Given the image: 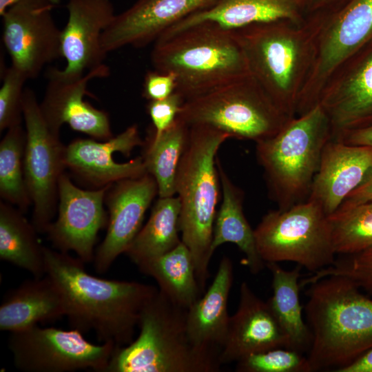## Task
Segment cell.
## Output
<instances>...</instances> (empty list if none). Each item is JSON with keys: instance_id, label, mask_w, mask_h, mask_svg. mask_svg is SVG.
Segmentation results:
<instances>
[{"instance_id": "29", "label": "cell", "mask_w": 372, "mask_h": 372, "mask_svg": "<svg viewBox=\"0 0 372 372\" xmlns=\"http://www.w3.org/2000/svg\"><path fill=\"white\" fill-rule=\"evenodd\" d=\"M137 267L156 280L158 289L172 302L183 308L188 309L203 295L193 257L182 241L165 254Z\"/></svg>"}, {"instance_id": "22", "label": "cell", "mask_w": 372, "mask_h": 372, "mask_svg": "<svg viewBox=\"0 0 372 372\" xmlns=\"http://www.w3.org/2000/svg\"><path fill=\"white\" fill-rule=\"evenodd\" d=\"M288 348V340L267 302L258 297L247 282L240 286L239 302L230 316L221 365L269 349Z\"/></svg>"}, {"instance_id": "15", "label": "cell", "mask_w": 372, "mask_h": 372, "mask_svg": "<svg viewBox=\"0 0 372 372\" xmlns=\"http://www.w3.org/2000/svg\"><path fill=\"white\" fill-rule=\"evenodd\" d=\"M109 74L110 68L105 64L82 74L50 68L44 96L39 105L50 129L59 134L61 126L67 124L73 130L96 140L106 141L113 137L107 113L84 100L89 82Z\"/></svg>"}, {"instance_id": "8", "label": "cell", "mask_w": 372, "mask_h": 372, "mask_svg": "<svg viewBox=\"0 0 372 372\" xmlns=\"http://www.w3.org/2000/svg\"><path fill=\"white\" fill-rule=\"evenodd\" d=\"M178 116L189 126L209 125L230 138L255 143L274 136L293 118L250 72L185 100Z\"/></svg>"}, {"instance_id": "33", "label": "cell", "mask_w": 372, "mask_h": 372, "mask_svg": "<svg viewBox=\"0 0 372 372\" xmlns=\"http://www.w3.org/2000/svg\"><path fill=\"white\" fill-rule=\"evenodd\" d=\"M329 219L336 254H351L372 247V200L341 206Z\"/></svg>"}, {"instance_id": "34", "label": "cell", "mask_w": 372, "mask_h": 372, "mask_svg": "<svg viewBox=\"0 0 372 372\" xmlns=\"http://www.w3.org/2000/svg\"><path fill=\"white\" fill-rule=\"evenodd\" d=\"M236 363L238 372H311L307 355L285 347L251 353Z\"/></svg>"}, {"instance_id": "13", "label": "cell", "mask_w": 372, "mask_h": 372, "mask_svg": "<svg viewBox=\"0 0 372 372\" xmlns=\"http://www.w3.org/2000/svg\"><path fill=\"white\" fill-rule=\"evenodd\" d=\"M54 4L20 0L1 16L2 40L12 66L29 79L62 56L61 33L53 18Z\"/></svg>"}, {"instance_id": "32", "label": "cell", "mask_w": 372, "mask_h": 372, "mask_svg": "<svg viewBox=\"0 0 372 372\" xmlns=\"http://www.w3.org/2000/svg\"><path fill=\"white\" fill-rule=\"evenodd\" d=\"M25 144L21 124L7 130L0 143V196L23 213L32 205L24 178Z\"/></svg>"}, {"instance_id": "20", "label": "cell", "mask_w": 372, "mask_h": 372, "mask_svg": "<svg viewBox=\"0 0 372 372\" xmlns=\"http://www.w3.org/2000/svg\"><path fill=\"white\" fill-rule=\"evenodd\" d=\"M68 21L61 33L64 72L82 74L104 63L103 33L116 16L110 0H68Z\"/></svg>"}, {"instance_id": "23", "label": "cell", "mask_w": 372, "mask_h": 372, "mask_svg": "<svg viewBox=\"0 0 372 372\" xmlns=\"http://www.w3.org/2000/svg\"><path fill=\"white\" fill-rule=\"evenodd\" d=\"M232 282V262L223 256L213 282L187 309L186 315L187 334L192 344L220 364L230 319L227 301Z\"/></svg>"}, {"instance_id": "2", "label": "cell", "mask_w": 372, "mask_h": 372, "mask_svg": "<svg viewBox=\"0 0 372 372\" xmlns=\"http://www.w3.org/2000/svg\"><path fill=\"white\" fill-rule=\"evenodd\" d=\"M324 18L308 14L300 22L278 20L232 30L250 74L292 118L316 62Z\"/></svg>"}, {"instance_id": "25", "label": "cell", "mask_w": 372, "mask_h": 372, "mask_svg": "<svg viewBox=\"0 0 372 372\" xmlns=\"http://www.w3.org/2000/svg\"><path fill=\"white\" fill-rule=\"evenodd\" d=\"M62 293L47 274L25 280L4 297L0 306V329L19 331L65 316Z\"/></svg>"}, {"instance_id": "11", "label": "cell", "mask_w": 372, "mask_h": 372, "mask_svg": "<svg viewBox=\"0 0 372 372\" xmlns=\"http://www.w3.org/2000/svg\"><path fill=\"white\" fill-rule=\"evenodd\" d=\"M8 347L14 366L23 372H104L116 346L91 343L75 329L36 325L10 333Z\"/></svg>"}, {"instance_id": "4", "label": "cell", "mask_w": 372, "mask_h": 372, "mask_svg": "<svg viewBox=\"0 0 372 372\" xmlns=\"http://www.w3.org/2000/svg\"><path fill=\"white\" fill-rule=\"evenodd\" d=\"M229 136L205 125L189 126L188 141L180 161L175 191L180 202L181 241L193 257L196 277L203 294L210 277L209 262L220 181L217 152Z\"/></svg>"}, {"instance_id": "37", "label": "cell", "mask_w": 372, "mask_h": 372, "mask_svg": "<svg viewBox=\"0 0 372 372\" xmlns=\"http://www.w3.org/2000/svg\"><path fill=\"white\" fill-rule=\"evenodd\" d=\"M184 101L183 96L176 92L165 99L149 101L147 111L152 122L149 134L153 138H158L173 124Z\"/></svg>"}, {"instance_id": "28", "label": "cell", "mask_w": 372, "mask_h": 372, "mask_svg": "<svg viewBox=\"0 0 372 372\" xmlns=\"http://www.w3.org/2000/svg\"><path fill=\"white\" fill-rule=\"evenodd\" d=\"M23 214L12 205L0 202V258L34 278H41L45 275L44 246L32 223Z\"/></svg>"}, {"instance_id": "1", "label": "cell", "mask_w": 372, "mask_h": 372, "mask_svg": "<svg viewBox=\"0 0 372 372\" xmlns=\"http://www.w3.org/2000/svg\"><path fill=\"white\" fill-rule=\"evenodd\" d=\"M45 274L59 287L72 329L93 331L101 342L116 347L130 344L141 312L158 288L134 281L100 278L68 253L43 248Z\"/></svg>"}, {"instance_id": "9", "label": "cell", "mask_w": 372, "mask_h": 372, "mask_svg": "<svg viewBox=\"0 0 372 372\" xmlns=\"http://www.w3.org/2000/svg\"><path fill=\"white\" fill-rule=\"evenodd\" d=\"M258 252L265 263L290 261L312 273L335 260L329 216L307 200L266 214L254 229Z\"/></svg>"}, {"instance_id": "31", "label": "cell", "mask_w": 372, "mask_h": 372, "mask_svg": "<svg viewBox=\"0 0 372 372\" xmlns=\"http://www.w3.org/2000/svg\"><path fill=\"white\" fill-rule=\"evenodd\" d=\"M189 126L178 116L158 138L149 134L142 156L147 172L155 179L158 196L176 195L175 180L177 170L185 151Z\"/></svg>"}, {"instance_id": "16", "label": "cell", "mask_w": 372, "mask_h": 372, "mask_svg": "<svg viewBox=\"0 0 372 372\" xmlns=\"http://www.w3.org/2000/svg\"><path fill=\"white\" fill-rule=\"evenodd\" d=\"M156 195V182L147 172L111 185L105 200L109 210L107 230L93 260L97 273L107 272L117 257L125 253L141 229L145 214Z\"/></svg>"}, {"instance_id": "41", "label": "cell", "mask_w": 372, "mask_h": 372, "mask_svg": "<svg viewBox=\"0 0 372 372\" xmlns=\"http://www.w3.org/2000/svg\"><path fill=\"white\" fill-rule=\"evenodd\" d=\"M349 0H309L308 14H328L331 13Z\"/></svg>"}, {"instance_id": "26", "label": "cell", "mask_w": 372, "mask_h": 372, "mask_svg": "<svg viewBox=\"0 0 372 372\" xmlns=\"http://www.w3.org/2000/svg\"><path fill=\"white\" fill-rule=\"evenodd\" d=\"M216 166L219 174L223 200L217 211L211 243L215 250L226 242L234 243L245 256L244 263L252 274H258L266 267L256 245L254 229H252L243 212L244 193L229 178L218 157Z\"/></svg>"}, {"instance_id": "35", "label": "cell", "mask_w": 372, "mask_h": 372, "mask_svg": "<svg viewBox=\"0 0 372 372\" xmlns=\"http://www.w3.org/2000/svg\"><path fill=\"white\" fill-rule=\"evenodd\" d=\"M330 276L348 278L372 294V247L355 254L340 255L333 265L300 280V285L305 287Z\"/></svg>"}, {"instance_id": "3", "label": "cell", "mask_w": 372, "mask_h": 372, "mask_svg": "<svg viewBox=\"0 0 372 372\" xmlns=\"http://www.w3.org/2000/svg\"><path fill=\"white\" fill-rule=\"evenodd\" d=\"M309 285L304 311L312 334L307 355L311 371H337L372 349V299L341 276Z\"/></svg>"}, {"instance_id": "17", "label": "cell", "mask_w": 372, "mask_h": 372, "mask_svg": "<svg viewBox=\"0 0 372 372\" xmlns=\"http://www.w3.org/2000/svg\"><path fill=\"white\" fill-rule=\"evenodd\" d=\"M332 127L331 139L372 125V45L343 65L319 99Z\"/></svg>"}, {"instance_id": "6", "label": "cell", "mask_w": 372, "mask_h": 372, "mask_svg": "<svg viewBox=\"0 0 372 372\" xmlns=\"http://www.w3.org/2000/svg\"><path fill=\"white\" fill-rule=\"evenodd\" d=\"M187 311L158 289L141 312L138 335L115 348L104 372L219 371L222 365L192 344Z\"/></svg>"}, {"instance_id": "27", "label": "cell", "mask_w": 372, "mask_h": 372, "mask_svg": "<svg viewBox=\"0 0 372 372\" xmlns=\"http://www.w3.org/2000/svg\"><path fill=\"white\" fill-rule=\"evenodd\" d=\"M266 267L272 276L273 294L267 301L288 340V349L305 353L309 351L312 334L302 317L300 301L299 278L302 267L291 270L282 268L277 262H267Z\"/></svg>"}, {"instance_id": "24", "label": "cell", "mask_w": 372, "mask_h": 372, "mask_svg": "<svg viewBox=\"0 0 372 372\" xmlns=\"http://www.w3.org/2000/svg\"><path fill=\"white\" fill-rule=\"evenodd\" d=\"M309 0H215L182 19L159 38L171 36L201 23H211L228 30L278 20L300 22L308 14Z\"/></svg>"}, {"instance_id": "21", "label": "cell", "mask_w": 372, "mask_h": 372, "mask_svg": "<svg viewBox=\"0 0 372 372\" xmlns=\"http://www.w3.org/2000/svg\"><path fill=\"white\" fill-rule=\"evenodd\" d=\"M372 171V146L330 139L324 147L307 200L318 204L328 216Z\"/></svg>"}, {"instance_id": "14", "label": "cell", "mask_w": 372, "mask_h": 372, "mask_svg": "<svg viewBox=\"0 0 372 372\" xmlns=\"http://www.w3.org/2000/svg\"><path fill=\"white\" fill-rule=\"evenodd\" d=\"M112 185L83 189L76 186L67 174H61L58 186L57 218L45 232L56 250L74 251L85 263L94 260L98 233L107 225L103 203Z\"/></svg>"}, {"instance_id": "7", "label": "cell", "mask_w": 372, "mask_h": 372, "mask_svg": "<svg viewBox=\"0 0 372 372\" xmlns=\"http://www.w3.org/2000/svg\"><path fill=\"white\" fill-rule=\"evenodd\" d=\"M331 137L329 118L319 103L291 119L274 136L256 143L258 162L278 209L307 200L322 151Z\"/></svg>"}, {"instance_id": "30", "label": "cell", "mask_w": 372, "mask_h": 372, "mask_svg": "<svg viewBox=\"0 0 372 372\" xmlns=\"http://www.w3.org/2000/svg\"><path fill=\"white\" fill-rule=\"evenodd\" d=\"M180 207L177 196L158 197L147 222L125 253L136 266L165 254L181 242Z\"/></svg>"}, {"instance_id": "36", "label": "cell", "mask_w": 372, "mask_h": 372, "mask_svg": "<svg viewBox=\"0 0 372 372\" xmlns=\"http://www.w3.org/2000/svg\"><path fill=\"white\" fill-rule=\"evenodd\" d=\"M0 89V131L21 124L23 117L22 101L25 75L11 65L3 71Z\"/></svg>"}, {"instance_id": "42", "label": "cell", "mask_w": 372, "mask_h": 372, "mask_svg": "<svg viewBox=\"0 0 372 372\" xmlns=\"http://www.w3.org/2000/svg\"><path fill=\"white\" fill-rule=\"evenodd\" d=\"M336 372H372V349Z\"/></svg>"}, {"instance_id": "39", "label": "cell", "mask_w": 372, "mask_h": 372, "mask_svg": "<svg viewBox=\"0 0 372 372\" xmlns=\"http://www.w3.org/2000/svg\"><path fill=\"white\" fill-rule=\"evenodd\" d=\"M369 200H372V171L364 180L348 196L341 206H349Z\"/></svg>"}, {"instance_id": "12", "label": "cell", "mask_w": 372, "mask_h": 372, "mask_svg": "<svg viewBox=\"0 0 372 372\" xmlns=\"http://www.w3.org/2000/svg\"><path fill=\"white\" fill-rule=\"evenodd\" d=\"M324 17L316 62L301 94L297 116L318 105L331 76L372 45V0H349Z\"/></svg>"}, {"instance_id": "43", "label": "cell", "mask_w": 372, "mask_h": 372, "mask_svg": "<svg viewBox=\"0 0 372 372\" xmlns=\"http://www.w3.org/2000/svg\"><path fill=\"white\" fill-rule=\"evenodd\" d=\"M20 0H0V15L2 16L3 13L9 8L11 6L17 3ZM48 1L54 6H57L60 3L61 0H43Z\"/></svg>"}, {"instance_id": "38", "label": "cell", "mask_w": 372, "mask_h": 372, "mask_svg": "<svg viewBox=\"0 0 372 372\" xmlns=\"http://www.w3.org/2000/svg\"><path fill=\"white\" fill-rule=\"evenodd\" d=\"M176 85L173 73L150 70L145 76L142 94L149 101L163 100L176 92Z\"/></svg>"}, {"instance_id": "18", "label": "cell", "mask_w": 372, "mask_h": 372, "mask_svg": "<svg viewBox=\"0 0 372 372\" xmlns=\"http://www.w3.org/2000/svg\"><path fill=\"white\" fill-rule=\"evenodd\" d=\"M144 144L136 124L102 142L78 138L65 146V167L77 178L94 189L101 188L147 173L142 156L123 163H116L113 158L116 152L130 156L135 147Z\"/></svg>"}, {"instance_id": "10", "label": "cell", "mask_w": 372, "mask_h": 372, "mask_svg": "<svg viewBox=\"0 0 372 372\" xmlns=\"http://www.w3.org/2000/svg\"><path fill=\"white\" fill-rule=\"evenodd\" d=\"M25 144L24 178L32 205V224L38 233H45L58 206V186L66 169L65 146L59 134L47 124L34 92L25 88L22 101Z\"/></svg>"}, {"instance_id": "5", "label": "cell", "mask_w": 372, "mask_h": 372, "mask_svg": "<svg viewBox=\"0 0 372 372\" xmlns=\"http://www.w3.org/2000/svg\"><path fill=\"white\" fill-rule=\"evenodd\" d=\"M154 70L176 77L186 100L249 73L233 31L201 23L158 39L151 52Z\"/></svg>"}, {"instance_id": "40", "label": "cell", "mask_w": 372, "mask_h": 372, "mask_svg": "<svg viewBox=\"0 0 372 372\" xmlns=\"http://www.w3.org/2000/svg\"><path fill=\"white\" fill-rule=\"evenodd\" d=\"M340 141L351 145L372 146V125L351 132Z\"/></svg>"}, {"instance_id": "19", "label": "cell", "mask_w": 372, "mask_h": 372, "mask_svg": "<svg viewBox=\"0 0 372 372\" xmlns=\"http://www.w3.org/2000/svg\"><path fill=\"white\" fill-rule=\"evenodd\" d=\"M215 0H137L116 14L102 35L104 52L154 43L172 26Z\"/></svg>"}]
</instances>
